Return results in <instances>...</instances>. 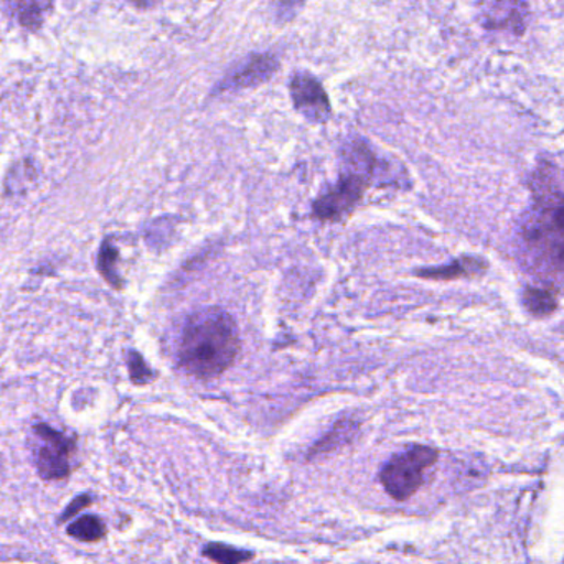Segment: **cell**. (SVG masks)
<instances>
[{"label": "cell", "mask_w": 564, "mask_h": 564, "mask_svg": "<svg viewBox=\"0 0 564 564\" xmlns=\"http://www.w3.org/2000/svg\"><path fill=\"white\" fill-rule=\"evenodd\" d=\"M91 502L93 500L89 496L76 497V499L69 503L68 509L63 510L62 517H59V522H63V520L72 519L73 516H76L79 510L86 509V507H88Z\"/></svg>", "instance_id": "17"}, {"label": "cell", "mask_w": 564, "mask_h": 564, "mask_svg": "<svg viewBox=\"0 0 564 564\" xmlns=\"http://www.w3.org/2000/svg\"><path fill=\"white\" fill-rule=\"evenodd\" d=\"M118 250L112 247L109 241H105L99 251L98 268L101 271L102 278L115 285V288H121V278H119L118 270H116V263H118Z\"/></svg>", "instance_id": "13"}, {"label": "cell", "mask_w": 564, "mask_h": 564, "mask_svg": "<svg viewBox=\"0 0 564 564\" xmlns=\"http://www.w3.org/2000/svg\"><path fill=\"white\" fill-rule=\"evenodd\" d=\"M204 555L217 564H243L253 560L254 556L251 552H241L224 543H210L205 546Z\"/></svg>", "instance_id": "12"}, {"label": "cell", "mask_w": 564, "mask_h": 564, "mask_svg": "<svg viewBox=\"0 0 564 564\" xmlns=\"http://www.w3.org/2000/svg\"><path fill=\"white\" fill-rule=\"evenodd\" d=\"M292 99L295 108L311 121H327L330 116V102L322 86L311 76H294L291 83Z\"/></svg>", "instance_id": "6"}, {"label": "cell", "mask_w": 564, "mask_h": 564, "mask_svg": "<svg viewBox=\"0 0 564 564\" xmlns=\"http://www.w3.org/2000/svg\"><path fill=\"white\" fill-rule=\"evenodd\" d=\"M29 449L33 466L43 480L55 482L66 479L72 474V457L76 444L62 431L46 423L33 424Z\"/></svg>", "instance_id": "5"}, {"label": "cell", "mask_w": 564, "mask_h": 564, "mask_svg": "<svg viewBox=\"0 0 564 564\" xmlns=\"http://www.w3.org/2000/svg\"><path fill=\"white\" fill-rule=\"evenodd\" d=\"M129 373L135 384H145L152 380V370L138 351H129Z\"/></svg>", "instance_id": "16"}, {"label": "cell", "mask_w": 564, "mask_h": 564, "mask_svg": "<svg viewBox=\"0 0 564 564\" xmlns=\"http://www.w3.org/2000/svg\"><path fill=\"white\" fill-rule=\"evenodd\" d=\"M273 68L274 63L271 62V58L257 59V62L251 63L245 72L238 73V75L235 76L234 82L237 83L238 86H247L250 85V83L258 82V79L270 75L271 69Z\"/></svg>", "instance_id": "15"}, {"label": "cell", "mask_w": 564, "mask_h": 564, "mask_svg": "<svg viewBox=\"0 0 564 564\" xmlns=\"http://www.w3.org/2000/svg\"><path fill=\"white\" fill-rule=\"evenodd\" d=\"M135 2H138V3H144V2H145V0H135Z\"/></svg>", "instance_id": "18"}, {"label": "cell", "mask_w": 564, "mask_h": 564, "mask_svg": "<svg viewBox=\"0 0 564 564\" xmlns=\"http://www.w3.org/2000/svg\"><path fill=\"white\" fill-rule=\"evenodd\" d=\"M72 539L78 540L83 543L99 542L106 535V525L99 517L85 516L82 519L75 520L72 525L66 529Z\"/></svg>", "instance_id": "11"}, {"label": "cell", "mask_w": 564, "mask_h": 564, "mask_svg": "<svg viewBox=\"0 0 564 564\" xmlns=\"http://www.w3.org/2000/svg\"><path fill=\"white\" fill-rule=\"evenodd\" d=\"M440 459V453L430 446H411L391 457L380 473L388 496L394 500L410 499L424 482V473Z\"/></svg>", "instance_id": "4"}, {"label": "cell", "mask_w": 564, "mask_h": 564, "mask_svg": "<svg viewBox=\"0 0 564 564\" xmlns=\"http://www.w3.org/2000/svg\"><path fill=\"white\" fill-rule=\"evenodd\" d=\"M487 267L489 264L480 258L464 257L446 267L423 268V270L416 271V274L424 280L454 281L480 276L486 273Z\"/></svg>", "instance_id": "7"}, {"label": "cell", "mask_w": 564, "mask_h": 564, "mask_svg": "<svg viewBox=\"0 0 564 564\" xmlns=\"http://www.w3.org/2000/svg\"><path fill=\"white\" fill-rule=\"evenodd\" d=\"M520 251L546 276L564 278V194L539 184L519 230Z\"/></svg>", "instance_id": "2"}, {"label": "cell", "mask_w": 564, "mask_h": 564, "mask_svg": "<svg viewBox=\"0 0 564 564\" xmlns=\"http://www.w3.org/2000/svg\"><path fill=\"white\" fill-rule=\"evenodd\" d=\"M240 334L228 312L207 307L188 317L178 345V364L202 380L225 373L240 354Z\"/></svg>", "instance_id": "1"}, {"label": "cell", "mask_w": 564, "mask_h": 564, "mask_svg": "<svg viewBox=\"0 0 564 564\" xmlns=\"http://www.w3.org/2000/svg\"><path fill=\"white\" fill-rule=\"evenodd\" d=\"M525 19V3L522 0H492L486 9L487 26L513 29Z\"/></svg>", "instance_id": "8"}, {"label": "cell", "mask_w": 564, "mask_h": 564, "mask_svg": "<svg viewBox=\"0 0 564 564\" xmlns=\"http://www.w3.org/2000/svg\"><path fill=\"white\" fill-rule=\"evenodd\" d=\"M523 305L533 317H549L558 308V297L555 292L545 288H527L523 291Z\"/></svg>", "instance_id": "9"}, {"label": "cell", "mask_w": 564, "mask_h": 564, "mask_svg": "<svg viewBox=\"0 0 564 564\" xmlns=\"http://www.w3.org/2000/svg\"><path fill=\"white\" fill-rule=\"evenodd\" d=\"M373 164V154L364 142L351 145L347 152V172L341 174L334 188L315 200V217L334 221L350 214L364 197Z\"/></svg>", "instance_id": "3"}, {"label": "cell", "mask_w": 564, "mask_h": 564, "mask_svg": "<svg viewBox=\"0 0 564 564\" xmlns=\"http://www.w3.org/2000/svg\"><path fill=\"white\" fill-rule=\"evenodd\" d=\"M13 12L26 29H39L52 9V0H12Z\"/></svg>", "instance_id": "10"}, {"label": "cell", "mask_w": 564, "mask_h": 564, "mask_svg": "<svg viewBox=\"0 0 564 564\" xmlns=\"http://www.w3.org/2000/svg\"><path fill=\"white\" fill-rule=\"evenodd\" d=\"M355 430H357V427H355L351 421H341V423H338L337 426L328 433V436L325 437L324 441H321V443L314 447V454L325 453V451L335 449V447L340 446V444L347 443L351 434L355 433Z\"/></svg>", "instance_id": "14"}]
</instances>
